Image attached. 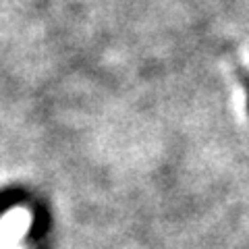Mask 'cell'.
Here are the masks:
<instances>
[{
	"mask_svg": "<svg viewBox=\"0 0 249 249\" xmlns=\"http://www.w3.org/2000/svg\"><path fill=\"white\" fill-rule=\"evenodd\" d=\"M31 227V212L27 208H13L0 220V243L17 245Z\"/></svg>",
	"mask_w": 249,
	"mask_h": 249,
	"instance_id": "1",
	"label": "cell"
},
{
	"mask_svg": "<svg viewBox=\"0 0 249 249\" xmlns=\"http://www.w3.org/2000/svg\"><path fill=\"white\" fill-rule=\"evenodd\" d=\"M237 77H239V81H241V85H243V89L247 93V110H249V73L243 67H237Z\"/></svg>",
	"mask_w": 249,
	"mask_h": 249,
	"instance_id": "2",
	"label": "cell"
},
{
	"mask_svg": "<svg viewBox=\"0 0 249 249\" xmlns=\"http://www.w3.org/2000/svg\"><path fill=\"white\" fill-rule=\"evenodd\" d=\"M0 249H19L17 245H2V243H0Z\"/></svg>",
	"mask_w": 249,
	"mask_h": 249,
	"instance_id": "3",
	"label": "cell"
}]
</instances>
